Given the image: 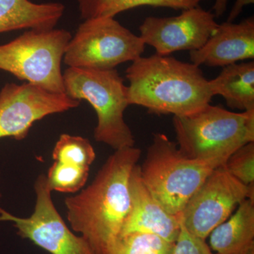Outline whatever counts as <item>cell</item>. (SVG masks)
<instances>
[{
    "mask_svg": "<svg viewBox=\"0 0 254 254\" xmlns=\"http://www.w3.org/2000/svg\"><path fill=\"white\" fill-rule=\"evenodd\" d=\"M135 146L115 150L91 185L64 200L66 218L95 254H109L129 211L130 178L141 158Z\"/></svg>",
    "mask_w": 254,
    "mask_h": 254,
    "instance_id": "obj_1",
    "label": "cell"
},
{
    "mask_svg": "<svg viewBox=\"0 0 254 254\" xmlns=\"http://www.w3.org/2000/svg\"><path fill=\"white\" fill-rule=\"evenodd\" d=\"M128 104L155 115L186 116L210 104L213 95L200 66L170 55L141 57L127 68Z\"/></svg>",
    "mask_w": 254,
    "mask_h": 254,
    "instance_id": "obj_2",
    "label": "cell"
},
{
    "mask_svg": "<svg viewBox=\"0 0 254 254\" xmlns=\"http://www.w3.org/2000/svg\"><path fill=\"white\" fill-rule=\"evenodd\" d=\"M179 148L189 158L224 165L235 150L254 142V110L233 113L209 104L196 113L174 116Z\"/></svg>",
    "mask_w": 254,
    "mask_h": 254,
    "instance_id": "obj_3",
    "label": "cell"
},
{
    "mask_svg": "<svg viewBox=\"0 0 254 254\" xmlns=\"http://www.w3.org/2000/svg\"><path fill=\"white\" fill-rule=\"evenodd\" d=\"M63 82L64 94L78 101L86 100L95 110V141L115 150L134 146V136L124 118L129 106L128 88L116 68L68 67L63 73Z\"/></svg>",
    "mask_w": 254,
    "mask_h": 254,
    "instance_id": "obj_4",
    "label": "cell"
},
{
    "mask_svg": "<svg viewBox=\"0 0 254 254\" xmlns=\"http://www.w3.org/2000/svg\"><path fill=\"white\" fill-rule=\"evenodd\" d=\"M218 162L187 157L175 142L161 133L153 134L140 174L150 193L169 213L178 216Z\"/></svg>",
    "mask_w": 254,
    "mask_h": 254,
    "instance_id": "obj_5",
    "label": "cell"
},
{
    "mask_svg": "<svg viewBox=\"0 0 254 254\" xmlns=\"http://www.w3.org/2000/svg\"><path fill=\"white\" fill-rule=\"evenodd\" d=\"M64 29L29 30L0 45V70L50 93H64L61 64L71 40Z\"/></svg>",
    "mask_w": 254,
    "mask_h": 254,
    "instance_id": "obj_6",
    "label": "cell"
},
{
    "mask_svg": "<svg viewBox=\"0 0 254 254\" xmlns=\"http://www.w3.org/2000/svg\"><path fill=\"white\" fill-rule=\"evenodd\" d=\"M145 43L113 17L86 19L68 42L63 62L68 67L114 69L144 53Z\"/></svg>",
    "mask_w": 254,
    "mask_h": 254,
    "instance_id": "obj_7",
    "label": "cell"
},
{
    "mask_svg": "<svg viewBox=\"0 0 254 254\" xmlns=\"http://www.w3.org/2000/svg\"><path fill=\"white\" fill-rule=\"evenodd\" d=\"M247 198L254 200V189L241 183L220 165L209 174L178 216L190 233L206 240Z\"/></svg>",
    "mask_w": 254,
    "mask_h": 254,
    "instance_id": "obj_8",
    "label": "cell"
},
{
    "mask_svg": "<svg viewBox=\"0 0 254 254\" xmlns=\"http://www.w3.org/2000/svg\"><path fill=\"white\" fill-rule=\"evenodd\" d=\"M34 211L28 218L14 216L3 210L0 221L14 223L18 235L51 254H95L88 242L73 234L55 208L46 175H41L34 185Z\"/></svg>",
    "mask_w": 254,
    "mask_h": 254,
    "instance_id": "obj_9",
    "label": "cell"
},
{
    "mask_svg": "<svg viewBox=\"0 0 254 254\" xmlns=\"http://www.w3.org/2000/svg\"><path fill=\"white\" fill-rule=\"evenodd\" d=\"M79 105L64 93H50L31 83H6L0 91V138L21 141L36 122Z\"/></svg>",
    "mask_w": 254,
    "mask_h": 254,
    "instance_id": "obj_10",
    "label": "cell"
},
{
    "mask_svg": "<svg viewBox=\"0 0 254 254\" xmlns=\"http://www.w3.org/2000/svg\"><path fill=\"white\" fill-rule=\"evenodd\" d=\"M218 26L213 13L197 6L182 10L176 16L145 18L139 36L145 45L154 48L155 54L166 56L199 49Z\"/></svg>",
    "mask_w": 254,
    "mask_h": 254,
    "instance_id": "obj_11",
    "label": "cell"
},
{
    "mask_svg": "<svg viewBox=\"0 0 254 254\" xmlns=\"http://www.w3.org/2000/svg\"><path fill=\"white\" fill-rule=\"evenodd\" d=\"M129 211L122 229V235L147 233L175 243L181 230L180 217L169 213L145 186L136 165L130 178Z\"/></svg>",
    "mask_w": 254,
    "mask_h": 254,
    "instance_id": "obj_12",
    "label": "cell"
},
{
    "mask_svg": "<svg viewBox=\"0 0 254 254\" xmlns=\"http://www.w3.org/2000/svg\"><path fill=\"white\" fill-rule=\"evenodd\" d=\"M190 63L210 67L226 66L254 58V18L240 23L219 24L216 31L198 50L190 52Z\"/></svg>",
    "mask_w": 254,
    "mask_h": 254,
    "instance_id": "obj_13",
    "label": "cell"
},
{
    "mask_svg": "<svg viewBox=\"0 0 254 254\" xmlns=\"http://www.w3.org/2000/svg\"><path fill=\"white\" fill-rule=\"evenodd\" d=\"M64 10L60 2L39 4L30 0H0V33L21 29H53Z\"/></svg>",
    "mask_w": 254,
    "mask_h": 254,
    "instance_id": "obj_14",
    "label": "cell"
},
{
    "mask_svg": "<svg viewBox=\"0 0 254 254\" xmlns=\"http://www.w3.org/2000/svg\"><path fill=\"white\" fill-rule=\"evenodd\" d=\"M209 237V247L216 254H254V200H244Z\"/></svg>",
    "mask_w": 254,
    "mask_h": 254,
    "instance_id": "obj_15",
    "label": "cell"
},
{
    "mask_svg": "<svg viewBox=\"0 0 254 254\" xmlns=\"http://www.w3.org/2000/svg\"><path fill=\"white\" fill-rule=\"evenodd\" d=\"M209 86L212 95L222 96L229 108L254 110V60L224 66L217 77L209 81Z\"/></svg>",
    "mask_w": 254,
    "mask_h": 254,
    "instance_id": "obj_16",
    "label": "cell"
},
{
    "mask_svg": "<svg viewBox=\"0 0 254 254\" xmlns=\"http://www.w3.org/2000/svg\"><path fill=\"white\" fill-rule=\"evenodd\" d=\"M203 0H77L83 19L113 17L120 13L139 7L153 6L185 10L198 6Z\"/></svg>",
    "mask_w": 254,
    "mask_h": 254,
    "instance_id": "obj_17",
    "label": "cell"
},
{
    "mask_svg": "<svg viewBox=\"0 0 254 254\" xmlns=\"http://www.w3.org/2000/svg\"><path fill=\"white\" fill-rule=\"evenodd\" d=\"M175 243L147 233H130L118 237L109 254H172Z\"/></svg>",
    "mask_w": 254,
    "mask_h": 254,
    "instance_id": "obj_18",
    "label": "cell"
},
{
    "mask_svg": "<svg viewBox=\"0 0 254 254\" xmlns=\"http://www.w3.org/2000/svg\"><path fill=\"white\" fill-rule=\"evenodd\" d=\"M52 155L54 161L87 168H90L95 159V150L89 140L66 133L60 136Z\"/></svg>",
    "mask_w": 254,
    "mask_h": 254,
    "instance_id": "obj_19",
    "label": "cell"
},
{
    "mask_svg": "<svg viewBox=\"0 0 254 254\" xmlns=\"http://www.w3.org/2000/svg\"><path fill=\"white\" fill-rule=\"evenodd\" d=\"M90 168L55 161L46 175L50 190L61 193H77L86 185Z\"/></svg>",
    "mask_w": 254,
    "mask_h": 254,
    "instance_id": "obj_20",
    "label": "cell"
},
{
    "mask_svg": "<svg viewBox=\"0 0 254 254\" xmlns=\"http://www.w3.org/2000/svg\"><path fill=\"white\" fill-rule=\"evenodd\" d=\"M224 167L241 183L254 189V142L235 150L227 159Z\"/></svg>",
    "mask_w": 254,
    "mask_h": 254,
    "instance_id": "obj_21",
    "label": "cell"
},
{
    "mask_svg": "<svg viewBox=\"0 0 254 254\" xmlns=\"http://www.w3.org/2000/svg\"><path fill=\"white\" fill-rule=\"evenodd\" d=\"M172 254H216L210 248L206 240L195 236L181 222L180 235Z\"/></svg>",
    "mask_w": 254,
    "mask_h": 254,
    "instance_id": "obj_22",
    "label": "cell"
},
{
    "mask_svg": "<svg viewBox=\"0 0 254 254\" xmlns=\"http://www.w3.org/2000/svg\"><path fill=\"white\" fill-rule=\"evenodd\" d=\"M254 3V0H236L235 4L232 6L230 14H229L227 21H228V22H234V21L240 16L242 10H243L246 6L253 4Z\"/></svg>",
    "mask_w": 254,
    "mask_h": 254,
    "instance_id": "obj_23",
    "label": "cell"
},
{
    "mask_svg": "<svg viewBox=\"0 0 254 254\" xmlns=\"http://www.w3.org/2000/svg\"><path fill=\"white\" fill-rule=\"evenodd\" d=\"M229 0H215L213 6L214 15L215 17H220L226 11Z\"/></svg>",
    "mask_w": 254,
    "mask_h": 254,
    "instance_id": "obj_24",
    "label": "cell"
},
{
    "mask_svg": "<svg viewBox=\"0 0 254 254\" xmlns=\"http://www.w3.org/2000/svg\"><path fill=\"white\" fill-rule=\"evenodd\" d=\"M1 193H0V198H1ZM3 210H3V209L1 208V207H0V214L2 213Z\"/></svg>",
    "mask_w": 254,
    "mask_h": 254,
    "instance_id": "obj_25",
    "label": "cell"
}]
</instances>
